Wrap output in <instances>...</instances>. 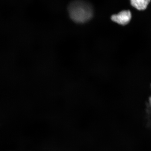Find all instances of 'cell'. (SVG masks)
Returning <instances> with one entry per match:
<instances>
[{
	"mask_svg": "<svg viewBox=\"0 0 151 151\" xmlns=\"http://www.w3.org/2000/svg\"><path fill=\"white\" fill-rule=\"evenodd\" d=\"M68 9L72 19L77 23H84L88 21L93 14L92 6L83 0H75L71 2Z\"/></svg>",
	"mask_w": 151,
	"mask_h": 151,
	"instance_id": "6da1fadb",
	"label": "cell"
},
{
	"mask_svg": "<svg viewBox=\"0 0 151 151\" xmlns=\"http://www.w3.org/2000/svg\"><path fill=\"white\" fill-rule=\"evenodd\" d=\"M131 18V13L129 10L122 11L118 14L113 15L111 18L113 21L122 25L129 23Z\"/></svg>",
	"mask_w": 151,
	"mask_h": 151,
	"instance_id": "7a4b0ae2",
	"label": "cell"
},
{
	"mask_svg": "<svg viewBox=\"0 0 151 151\" xmlns=\"http://www.w3.org/2000/svg\"><path fill=\"white\" fill-rule=\"evenodd\" d=\"M131 5L139 10H143L147 8L151 0H130Z\"/></svg>",
	"mask_w": 151,
	"mask_h": 151,
	"instance_id": "3957f363",
	"label": "cell"
},
{
	"mask_svg": "<svg viewBox=\"0 0 151 151\" xmlns=\"http://www.w3.org/2000/svg\"><path fill=\"white\" fill-rule=\"evenodd\" d=\"M146 112L149 117H151V96L149 97L148 102L146 104Z\"/></svg>",
	"mask_w": 151,
	"mask_h": 151,
	"instance_id": "277c9868",
	"label": "cell"
},
{
	"mask_svg": "<svg viewBox=\"0 0 151 151\" xmlns=\"http://www.w3.org/2000/svg\"></svg>",
	"mask_w": 151,
	"mask_h": 151,
	"instance_id": "5b68a950",
	"label": "cell"
}]
</instances>
